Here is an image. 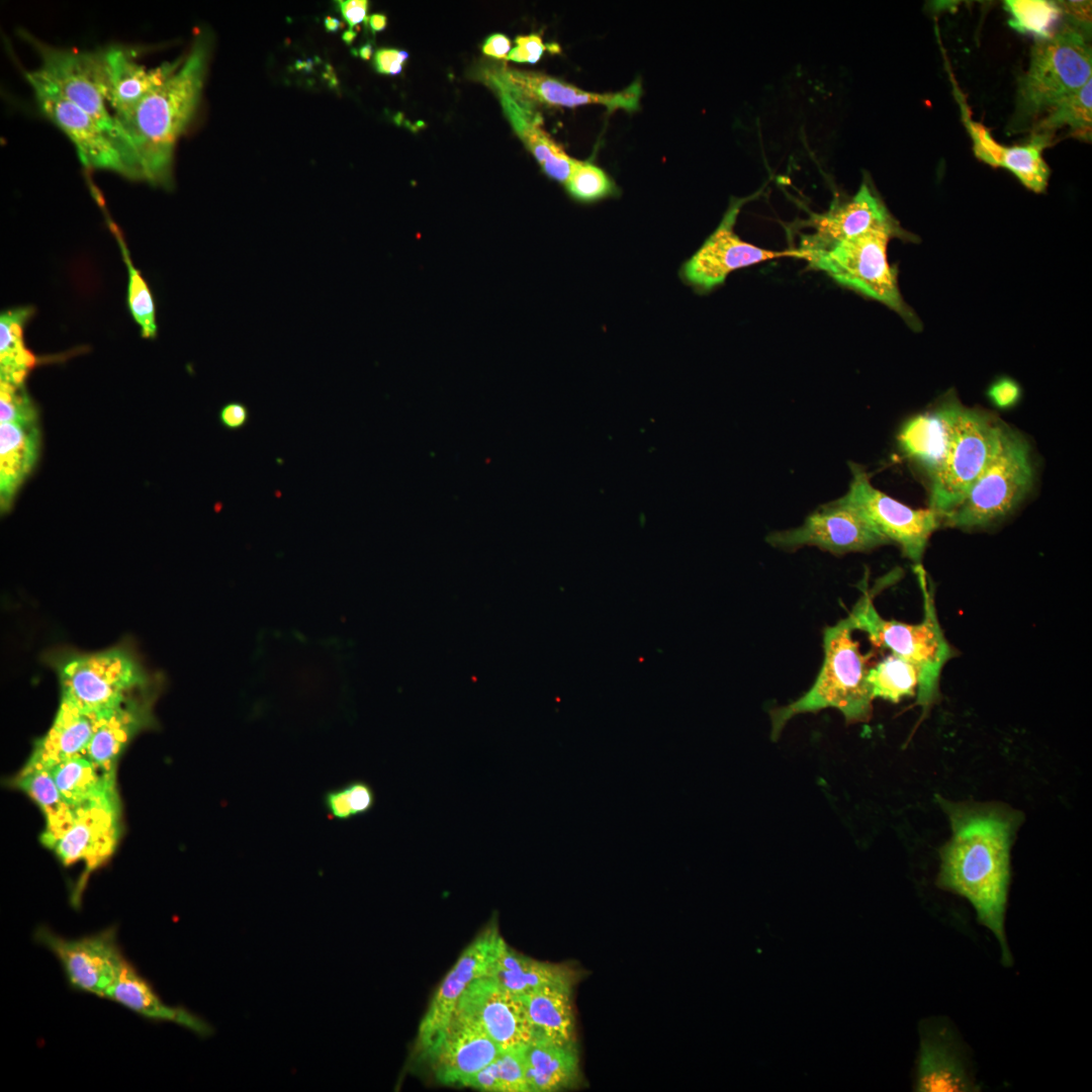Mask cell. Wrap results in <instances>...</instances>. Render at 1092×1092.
<instances>
[{"label":"cell","instance_id":"cell-51","mask_svg":"<svg viewBox=\"0 0 1092 1092\" xmlns=\"http://www.w3.org/2000/svg\"><path fill=\"white\" fill-rule=\"evenodd\" d=\"M482 52L488 57L506 60L511 52V40L500 33L489 35L482 46Z\"/></svg>","mask_w":1092,"mask_h":1092},{"label":"cell","instance_id":"cell-11","mask_svg":"<svg viewBox=\"0 0 1092 1092\" xmlns=\"http://www.w3.org/2000/svg\"><path fill=\"white\" fill-rule=\"evenodd\" d=\"M765 540L786 551L814 546L833 555L868 552L890 543L847 493L817 508L802 525L769 533Z\"/></svg>","mask_w":1092,"mask_h":1092},{"label":"cell","instance_id":"cell-42","mask_svg":"<svg viewBox=\"0 0 1092 1092\" xmlns=\"http://www.w3.org/2000/svg\"><path fill=\"white\" fill-rule=\"evenodd\" d=\"M376 795L370 784L363 780L350 781L327 791L324 807L332 819L349 821L368 814L375 806Z\"/></svg>","mask_w":1092,"mask_h":1092},{"label":"cell","instance_id":"cell-24","mask_svg":"<svg viewBox=\"0 0 1092 1092\" xmlns=\"http://www.w3.org/2000/svg\"><path fill=\"white\" fill-rule=\"evenodd\" d=\"M156 689L151 684L99 716L85 755L105 774L116 776L117 760L127 744L153 724Z\"/></svg>","mask_w":1092,"mask_h":1092},{"label":"cell","instance_id":"cell-30","mask_svg":"<svg viewBox=\"0 0 1092 1092\" xmlns=\"http://www.w3.org/2000/svg\"><path fill=\"white\" fill-rule=\"evenodd\" d=\"M529 1092H553L572 1087L578 1080L579 1063L574 1044H560L542 1037L523 1050Z\"/></svg>","mask_w":1092,"mask_h":1092},{"label":"cell","instance_id":"cell-1","mask_svg":"<svg viewBox=\"0 0 1092 1092\" xmlns=\"http://www.w3.org/2000/svg\"><path fill=\"white\" fill-rule=\"evenodd\" d=\"M951 836L939 849L936 886L967 899L977 920L996 937L1001 963L1013 959L1005 932L1010 851L1024 815L1003 803L953 802L936 796Z\"/></svg>","mask_w":1092,"mask_h":1092},{"label":"cell","instance_id":"cell-25","mask_svg":"<svg viewBox=\"0 0 1092 1092\" xmlns=\"http://www.w3.org/2000/svg\"><path fill=\"white\" fill-rule=\"evenodd\" d=\"M483 78L498 94L509 121L526 148L536 158L544 174L552 180L565 184L576 160L569 157L543 129L541 117L534 111L532 103L520 97L486 70L483 72Z\"/></svg>","mask_w":1092,"mask_h":1092},{"label":"cell","instance_id":"cell-41","mask_svg":"<svg viewBox=\"0 0 1092 1092\" xmlns=\"http://www.w3.org/2000/svg\"><path fill=\"white\" fill-rule=\"evenodd\" d=\"M1010 14L1009 25L1021 32L1031 33L1036 38H1045L1054 33L1056 22L1063 12L1055 1L1045 0H1008L1004 2Z\"/></svg>","mask_w":1092,"mask_h":1092},{"label":"cell","instance_id":"cell-22","mask_svg":"<svg viewBox=\"0 0 1092 1092\" xmlns=\"http://www.w3.org/2000/svg\"><path fill=\"white\" fill-rule=\"evenodd\" d=\"M915 1090L919 1092L978 1091L967 1057L951 1027L924 1023L920 1031Z\"/></svg>","mask_w":1092,"mask_h":1092},{"label":"cell","instance_id":"cell-16","mask_svg":"<svg viewBox=\"0 0 1092 1092\" xmlns=\"http://www.w3.org/2000/svg\"><path fill=\"white\" fill-rule=\"evenodd\" d=\"M25 78L40 111L71 140L84 167L139 180L121 147L95 119L29 71Z\"/></svg>","mask_w":1092,"mask_h":1092},{"label":"cell","instance_id":"cell-47","mask_svg":"<svg viewBox=\"0 0 1092 1092\" xmlns=\"http://www.w3.org/2000/svg\"><path fill=\"white\" fill-rule=\"evenodd\" d=\"M218 420L221 426L228 430H241L250 421L249 407L242 401H230L219 410Z\"/></svg>","mask_w":1092,"mask_h":1092},{"label":"cell","instance_id":"cell-52","mask_svg":"<svg viewBox=\"0 0 1092 1092\" xmlns=\"http://www.w3.org/2000/svg\"><path fill=\"white\" fill-rule=\"evenodd\" d=\"M369 24L373 31H381L386 27L387 18L384 14L375 13L369 17Z\"/></svg>","mask_w":1092,"mask_h":1092},{"label":"cell","instance_id":"cell-39","mask_svg":"<svg viewBox=\"0 0 1092 1092\" xmlns=\"http://www.w3.org/2000/svg\"><path fill=\"white\" fill-rule=\"evenodd\" d=\"M523 1048L500 1051L462 1087L485 1092H529Z\"/></svg>","mask_w":1092,"mask_h":1092},{"label":"cell","instance_id":"cell-28","mask_svg":"<svg viewBox=\"0 0 1092 1092\" xmlns=\"http://www.w3.org/2000/svg\"><path fill=\"white\" fill-rule=\"evenodd\" d=\"M105 999L115 1001L147 1019L175 1023L201 1038L214 1033L213 1026L201 1016L185 1007L164 1003L151 984L126 959Z\"/></svg>","mask_w":1092,"mask_h":1092},{"label":"cell","instance_id":"cell-4","mask_svg":"<svg viewBox=\"0 0 1092 1092\" xmlns=\"http://www.w3.org/2000/svg\"><path fill=\"white\" fill-rule=\"evenodd\" d=\"M915 573L923 597L924 614L920 623L884 619L877 611L868 588L847 618L852 629L866 633L874 647L889 650L918 668L916 704L926 716L939 697L940 675L946 662L953 656V650L940 627L930 580L921 565L915 566Z\"/></svg>","mask_w":1092,"mask_h":1092},{"label":"cell","instance_id":"cell-17","mask_svg":"<svg viewBox=\"0 0 1092 1092\" xmlns=\"http://www.w3.org/2000/svg\"><path fill=\"white\" fill-rule=\"evenodd\" d=\"M495 917L464 948L434 993L418 1028L415 1049L425 1059L454 1015L457 1003L475 979L486 975L503 943Z\"/></svg>","mask_w":1092,"mask_h":1092},{"label":"cell","instance_id":"cell-31","mask_svg":"<svg viewBox=\"0 0 1092 1092\" xmlns=\"http://www.w3.org/2000/svg\"><path fill=\"white\" fill-rule=\"evenodd\" d=\"M40 445L36 424L0 425V500L6 512L24 479L34 467Z\"/></svg>","mask_w":1092,"mask_h":1092},{"label":"cell","instance_id":"cell-2","mask_svg":"<svg viewBox=\"0 0 1092 1092\" xmlns=\"http://www.w3.org/2000/svg\"><path fill=\"white\" fill-rule=\"evenodd\" d=\"M210 52L206 33L161 85L128 112L114 116L141 180L172 188L174 149L199 103Z\"/></svg>","mask_w":1092,"mask_h":1092},{"label":"cell","instance_id":"cell-29","mask_svg":"<svg viewBox=\"0 0 1092 1092\" xmlns=\"http://www.w3.org/2000/svg\"><path fill=\"white\" fill-rule=\"evenodd\" d=\"M99 716L61 699L51 728L36 742L31 754L50 766L85 755Z\"/></svg>","mask_w":1092,"mask_h":1092},{"label":"cell","instance_id":"cell-20","mask_svg":"<svg viewBox=\"0 0 1092 1092\" xmlns=\"http://www.w3.org/2000/svg\"><path fill=\"white\" fill-rule=\"evenodd\" d=\"M500 1051L477 1022L454 1013L425 1059L438 1082L462 1087Z\"/></svg>","mask_w":1092,"mask_h":1092},{"label":"cell","instance_id":"cell-50","mask_svg":"<svg viewBox=\"0 0 1092 1092\" xmlns=\"http://www.w3.org/2000/svg\"><path fill=\"white\" fill-rule=\"evenodd\" d=\"M337 3L343 18L348 22L350 29H353L355 25L365 19L368 10V1L346 0L338 1Z\"/></svg>","mask_w":1092,"mask_h":1092},{"label":"cell","instance_id":"cell-45","mask_svg":"<svg viewBox=\"0 0 1092 1092\" xmlns=\"http://www.w3.org/2000/svg\"><path fill=\"white\" fill-rule=\"evenodd\" d=\"M516 47L511 50L510 54L506 58L508 61L517 63H537L543 56L546 50L552 52L558 51L557 44L544 43L542 37L539 34L519 35L515 39Z\"/></svg>","mask_w":1092,"mask_h":1092},{"label":"cell","instance_id":"cell-55","mask_svg":"<svg viewBox=\"0 0 1092 1092\" xmlns=\"http://www.w3.org/2000/svg\"><path fill=\"white\" fill-rule=\"evenodd\" d=\"M355 37H356V32H355V31H354L353 29H348V30H346V31H345V32L343 33V36H342L343 40H344V41H345V42H346L347 44H351V43L353 42V40L355 39Z\"/></svg>","mask_w":1092,"mask_h":1092},{"label":"cell","instance_id":"cell-43","mask_svg":"<svg viewBox=\"0 0 1092 1092\" xmlns=\"http://www.w3.org/2000/svg\"><path fill=\"white\" fill-rule=\"evenodd\" d=\"M568 195L580 203H595L620 193L615 181L600 167L576 160L564 184Z\"/></svg>","mask_w":1092,"mask_h":1092},{"label":"cell","instance_id":"cell-48","mask_svg":"<svg viewBox=\"0 0 1092 1092\" xmlns=\"http://www.w3.org/2000/svg\"><path fill=\"white\" fill-rule=\"evenodd\" d=\"M407 58L408 54L404 51L381 49L374 55V66L378 73L394 76L402 71Z\"/></svg>","mask_w":1092,"mask_h":1092},{"label":"cell","instance_id":"cell-9","mask_svg":"<svg viewBox=\"0 0 1092 1092\" xmlns=\"http://www.w3.org/2000/svg\"><path fill=\"white\" fill-rule=\"evenodd\" d=\"M1004 427L989 413L964 407L945 460L929 480V509L940 517L941 524L994 457Z\"/></svg>","mask_w":1092,"mask_h":1092},{"label":"cell","instance_id":"cell-26","mask_svg":"<svg viewBox=\"0 0 1092 1092\" xmlns=\"http://www.w3.org/2000/svg\"><path fill=\"white\" fill-rule=\"evenodd\" d=\"M106 102L119 116L132 109L144 97L161 85L182 61L163 63L148 69L133 53L120 46L99 50Z\"/></svg>","mask_w":1092,"mask_h":1092},{"label":"cell","instance_id":"cell-49","mask_svg":"<svg viewBox=\"0 0 1092 1092\" xmlns=\"http://www.w3.org/2000/svg\"><path fill=\"white\" fill-rule=\"evenodd\" d=\"M1063 14L1068 20L1085 27H1091V2L1087 1H1061L1058 2Z\"/></svg>","mask_w":1092,"mask_h":1092},{"label":"cell","instance_id":"cell-46","mask_svg":"<svg viewBox=\"0 0 1092 1092\" xmlns=\"http://www.w3.org/2000/svg\"><path fill=\"white\" fill-rule=\"evenodd\" d=\"M1021 395L1020 386L1009 377L997 379L988 390L991 401L1002 408L1014 405Z\"/></svg>","mask_w":1092,"mask_h":1092},{"label":"cell","instance_id":"cell-35","mask_svg":"<svg viewBox=\"0 0 1092 1092\" xmlns=\"http://www.w3.org/2000/svg\"><path fill=\"white\" fill-rule=\"evenodd\" d=\"M65 802L75 809L116 791L115 777L105 774L86 755L51 766Z\"/></svg>","mask_w":1092,"mask_h":1092},{"label":"cell","instance_id":"cell-27","mask_svg":"<svg viewBox=\"0 0 1092 1092\" xmlns=\"http://www.w3.org/2000/svg\"><path fill=\"white\" fill-rule=\"evenodd\" d=\"M964 109V120L973 141L976 157L984 163L1007 169L1027 189L1042 193L1046 190L1051 170L1042 152L1051 143L1042 136L1030 135L1027 143L1011 147L997 143L984 124L970 118Z\"/></svg>","mask_w":1092,"mask_h":1092},{"label":"cell","instance_id":"cell-32","mask_svg":"<svg viewBox=\"0 0 1092 1092\" xmlns=\"http://www.w3.org/2000/svg\"><path fill=\"white\" fill-rule=\"evenodd\" d=\"M486 975L517 996L550 985L573 984V973L567 967L527 957L506 941Z\"/></svg>","mask_w":1092,"mask_h":1092},{"label":"cell","instance_id":"cell-54","mask_svg":"<svg viewBox=\"0 0 1092 1092\" xmlns=\"http://www.w3.org/2000/svg\"><path fill=\"white\" fill-rule=\"evenodd\" d=\"M372 52H373L372 51V46L370 43H366V44H364L363 47L360 48L359 56L363 60H369L371 58V56H372Z\"/></svg>","mask_w":1092,"mask_h":1092},{"label":"cell","instance_id":"cell-23","mask_svg":"<svg viewBox=\"0 0 1092 1092\" xmlns=\"http://www.w3.org/2000/svg\"><path fill=\"white\" fill-rule=\"evenodd\" d=\"M964 407L957 395L948 391L930 411L908 421L898 436L902 451L924 470L929 480L945 460Z\"/></svg>","mask_w":1092,"mask_h":1092},{"label":"cell","instance_id":"cell-8","mask_svg":"<svg viewBox=\"0 0 1092 1092\" xmlns=\"http://www.w3.org/2000/svg\"><path fill=\"white\" fill-rule=\"evenodd\" d=\"M61 699L101 715L153 684L133 652L116 646L55 661Z\"/></svg>","mask_w":1092,"mask_h":1092},{"label":"cell","instance_id":"cell-34","mask_svg":"<svg viewBox=\"0 0 1092 1092\" xmlns=\"http://www.w3.org/2000/svg\"><path fill=\"white\" fill-rule=\"evenodd\" d=\"M13 785L25 793L40 809L46 827L41 841L50 847L70 824L74 810L65 802L53 777L51 766L34 755L13 780Z\"/></svg>","mask_w":1092,"mask_h":1092},{"label":"cell","instance_id":"cell-12","mask_svg":"<svg viewBox=\"0 0 1092 1092\" xmlns=\"http://www.w3.org/2000/svg\"><path fill=\"white\" fill-rule=\"evenodd\" d=\"M746 198H732L720 223L701 247L680 266L678 277L698 294H707L724 284L738 269L782 257H797V250L771 251L742 240L734 231Z\"/></svg>","mask_w":1092,"mask_h":1092},{"label":"cell","instance_id":"cell-44","mask_svg":"<svg viewBox=\"0 0 1092 1092\" xmlns=\"http://www.w3.org/2000/svg\"><path fill=\"white\" fill-rule=\"evenodd\" d=\"M1 423L36 424L37 412L24 384L0 381Z\"/></svg>","mask_w":1092,"mask_h":1092},{"label":"cell","instance_id":"cell-38","mask_svg":"<svg viewBox=\"0 0 1092 1092\" xmlns=\"http://www.w3.org/2000/svg\"><path fill=\"white\" fill-rule=\"evenodd\" d=\"M867 679L873 699L899 703L916 694L919 670L913 663L891 653L870 667Z\"/></svg>","mask_w":1092,"mask_h":1092},{"label":"cell","instance_id":"cell-13","mask_svg":"<svg viewBox=\"0 0 1092 1092\" xmlns=\"http://www.w3.org/2000/svg\"><path fill=\"white\" fill-rule=\"evenodd\" d=\"M33 938L60 962L71 988L101 998H105L125 961L115 926L71 939L41 925Z\"/></svg>","mask_w":1092,"mask_h":1092},{"label":"cell","instance_id":"cell-33","mask_svg":"<svg viewBox=\"0 0 1092 1092\" xmlns=\"http://www.w3.org/2000/svg\"><path fill=\"white\" fill-rule=\"evenodd\" d=\"M571 984L550 985L519 996L534 1037L574 1044Z\"/></svg>","mask_w":1092,"mask_h":1092},{"label":"cell","instance_id":"cell-19","mask_svg":"<svg viewBox=\"0 0 1092 1092\" xmlns=\"http://www.w3.org/2000/svg\"><path fill=\"white\" fill-rule=\"evenodd\" d=\"M804 225L813 233L802 237L796 249L799 258L801 253L821 250L874 229L901 226L868 181L851 198L834 201L826 212L812 215Z\"/></svg>","mask_w":1092,"mask_h":1092},{"label":"cell","instance_id":"cell-21","mask_svg":"<svg viewBox=\"0 0 1092 1092\" xmlns=\"http://www.w3.org/2000/svg\"><path fill=\"white\" fill-rule=\"evenodd\" d=\"M487 71L532 104L538 102L568 108L603 105L609 110L633 111L638 109L642 94L638 81L618 92L597 93L582 90L542 73L513 70L507 67L491 68Z\"/></svg>","mask_w":1092,"mask_h":1092},{"label":"cell","instance_id":"cell-5","mask_svg":"<svg viewBox=\"0 0 1092 1092\" xmlns=\"http://www.w3.org/2000/svg\"><path fill=\"white\" fill-rule=\"evenodd\" d=\"M1089 39V27L1069 20L1049 37L1035 39L1028 68L1018 79L1011 131L1030 130L1052 105L1091 79Z\"/></svg>","mask_w":1092,"mask_h":1092},{"label":"cell","instance_id":"cell-18","mask_svg":"<svg viewBox=\"0 0 1092 1092\" xmlns=\"http://www.w3.org/2000/svg\"><path fill=\"white\" fill-rule=\"evenodd\" d=\"M454 1013L477 1022L502 1051L523 1048L534 1037L519 996L488 975L471 982Z\"/></svg>","mask_w":1092,"mask_h":1092},{"label":"cell","instance_id":"cell-10","mask_svg":"<svg viewBox=\"0 0 1092 1092\" xmlns=\"http://www.w3.org/2000/svg\"><path fill=\"white\" fill-rule=\"evenodd\" d=\"M19 34L40 58V66L29 71L30 74L95 119L121 147L140 180L115 118L106 107L100 51L80 52L57 48L22 29Z\"/></svg>","mask_w":1092,"mask_h":1092},{"label":"cell","instance_id":"cell-7","mask_svg":"<svg viewBox=\"0 0 1092 1092\" xmlns=\"http://www.w3.org/2000/svg\"><path fill=\"white\" fill-rule=\"evenodd\" d=\"M1033 477L1028 443L1005 426L994 457L942 524L971 530L998 523L1024 499Z\"/></svg>","mask_w":1092,"mask_h":1092},{"label":"cell","instance_id":"cell-14","mask_svg":"<svg viewBox=\"0 0 1092 1092\" xmlns=\"http://www.w3.org/2000/svg\"><path fill=\"white\" fill-rule=\"evenodd\" d=\"M73 810L70 824L49 848L65 867L77 862L85 866L73 894V903L77 906L89 875L105 863L116 849L120 835L117 791Z\"/></svg>","mask_w":1092,"mask_h":1092},{"label":"cell","instance_id":"cell-40","mask_svg":"<svg viewBox=\"0 0 1092 1092\" xmlns=\"http://www.w3.org/2000/svg\"><path fill=\"white\" fill-rule=\"evenodd\" d=\"M103 210L107 225L118 243L122 259L127 268L128 283L126 302L128 309L133 320L140 326L142 336L149 339L155 338L157 336V324L155 302L152 292L141 272L132 264L121 230L110 216H108L105 207Z\"/></svg>","mask_w":1092,"mask_h":1092},{"label":"cell","instance_id":"cell-53","mask_svg":"<svg viewBox=\"0 0 1092 1092\" xmlns=\"http://www.w3.org/2000/svg\"><path fill=\"white\" fill-rule=\"evenodd\" d=\"M342 26L339 19L327 16L325 19V27L330 32L337 31Z\"/></svg>","mask_w":1092,"mask_h":1092},{"label":"cell","instance_id":"cell-6","mask_svg":"<svg viewBox=\"0 0 1092 1092\" xmlns=\"http://www.w3.org/2000/svg\"><path fill=\"white\" fill-rule=\"evenodd\" d=\"M892 239L918 242L915 235L901 226L879 228L821 250L801 253L800 258L842 286L885 304L912 330L920 331L919 317L900 292L897 267L888 261L887 247Z\"/></svg>","mask_w":1092,"mask_h":1092},{"label":"cell","instance_id":"cell-15","mask_svg":"<svg viewBox=\"0 0 1092 1092\" xmlns=\"http://www.w3.org/2000/svg\"><path fill=\"white\" fill-rule=\"evenodd\" d=\"M849 468L848 496L890 543L897 544L915 566L921 565L929 538L941 525L940 517L929 508L915 510L905 506L876 488L861 465L850 462Z\"/></svg>","mask_w":1092,"mask_h":1092},{"label":"cell","instance_id":"cell-37","mask_svg":"<svg viewBox=\"0 0 1092 1092\" xmlns=\"http://www.w3.org/2000/svg\"><path fill=\"white\" fill-rule=\"evenodd\" d=\"M33 313V306L24 305L0 314V381L24 384L36 364V357L25 346L23 338L25 324Z\"/></svg>","mask_w":1092,"mask_h":1092},{"label":"cell","instance_id":"cell-36","mask_svg":"<svg viewBox=\"0 0 1092 1092\" xmlns=\"http://www.w3.org/2000/svg\"><path fill=\"white\" fill-rule=\"evenodd\" d=\"M1092 79L1080 89L1052 105L1031 126L1030 135L1044 138L1053 145L1056 133L1067 128L1070 136L1091 141Z\"/></svg>","mask_w":1092,"mask_h":1092},{"label":"cell","instance_id":"cell-3","mask_svg":"<svg viewBox=\"0 0 1092 1092\" xmlns=\"http://www.w3.org/2000/svg\"><path fill=\"white\" fill-rule=\"evenodd\" d=\"M853 631L847 617L824 629V657L817 677L796 701L769 712L771 740L779 739L795 716L827 708L838 710L847 724L871 719L874 699L867 675L873 653L860 651Z\"/></svg>","mask_w":1092,"mask_h":1092}]
</instances>
